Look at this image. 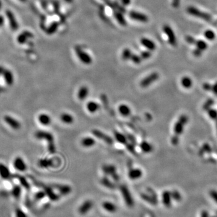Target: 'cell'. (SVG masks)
<instances>
[{
  "instance_id": "1",
  "label": "cell",
  "mask_w": 217,
  "mask_h": 217,
  "mask_svg": "<svg viewBox=\"0 0 217 217\" xmlns=\"http://www.w3.org/2000/svg\"><path fill=\"white\" fill-rule=\"evenodd\" d=\"M119 189L126 205L130 207H133L134 206V200L127 186L122 185L119 187Z\"/></svg>"
},
{
  "instance_id": "2",
  "label": "cell",
  "mask_w": 217,
  "mask_h": 217,
  "mask_svg": "<svg viewBox=\"0 0 217 217\" xmlns=\"http://www.w3.org/2000/svg\"><path fill=\"white\" fill-rule=\"evenodd\" d=\"M102 170L105 176H111L115 182H118L119 180V176L117 172V168L115 165L111 164L103 165L102 166Z\"/></svg>"
},
{
  "instance_id": "3",
  "label": "cell",
  "mask_w": 217,
  "mask_h": 217,
  "mask_svg": "<svg viewBox=\"0 0 217 217\" xmlns=\"http://www.w3.org/2000/svg\"><path fill=\"white\" fill-rule=\"evenodd\" d=\"M159 78V75L158 73L154 72L143 78L141 83L140 85L143 88H146L151 84L155 83L156 81H157Z\"/></svg>"
},
{
  "instance_id": "4",
  "label": "cell",
  "mask_w": 217,
  "mask_h": 217,
  "mask_svg": "<svg viewBox=\"0 0 217 217\" xmlns=\"http://www.w3.org/2000/svg\"><path fill=\"white\" fill-rule=\"evenodd\" d=\"M75 51L79 60L85 65H90L92 62L91 57L85 51H84L81 48L76 47Z\"/></svg>"
},
{
  "instance_id": "5",
  "label": "cell",
  "mask_w": 217,
  "mask_h": 217,
  "mask_svg": "<svg viewBox=\"0 0 217 217\" xmlns=\"http://www.w3.org/2000/svg\"><path fill=\"white\" fill-rule=\"evenodd\" d=\"M92 133L94 136L99 139L104 141L108 145H112L114 143V140L108 135L102 132L98 129H94L92 130Z\"/></svg>"
},
{
  "instance_id": "6",
  "label": "cell",
  "mask_w": 217,
  "mask_h": 217,
  "mask_svg": "<svg viewBox=\"0 0 217 217\" xmlns=\"http://www.w3.org/2000/svg\"><path fill=\"white\" fill-rule=\"evenodd\" d=\"M148 191L149 194L143 193L141 195L142 199L144 200H145V202H147L151 205H156L158 203L156 194L151 188L148 189Z\"/></svg>"
},
{
  "instance_id": "7",
  "label": "cell",
  "mask_w": 217,
  "mask_h": 217,
  "mask_svg": "<svg viewBox=\"0 0 217 217\" xmlns=\"http://www.w3.org/2000/svg\"><path fill=\"white\" fill-rule=\"evenodd\" d=\"M94 203L91 200H86L84 201L79 206L78 212L81 215H85L88 213L93 208Z\"/></svg>"
},
{
  "instance_id": "8",
  "label": "cell",
  "mask_w": 217,
  "mask_h": 217,
  "mask_svg": "<svg viewBox=\"0 0 217 217\" xmlns=\"http://www.w3.org/2000/svg\"><path fill=\"white\" fill-rule=\"evenodd\" d=\"M36 139L39 140H45L48 144L54 142V136L50 132L46 131H42L39 130L35 133L34 135Z\"/></svg>"
},
{
  "instance_id": "9",
  "label": "cell",
  "mask_w": 217,
  "mask_h": 217,
  "mask_svg": "<svg viewBox=\"0 0 217 217\" xmlns=\"http://www.w3.org/2000/svg\"><path fill=\"white\" fill-rule=\"evenodd\" d=\"M13 165L14 168L21 172H24L26 171L27 168V166L26 165V163L24 161V159L21 157L18 156L16 157L13 162Z\"/></svg>"
},
{
  "instance_id": "10",
  "label": "cell",
  "mask_w": 217,
  "mask_h": 217,
  "mask_svg": "<svg viewBox=\"0 0 217 217\" xmlns=\"http://www.w3.org/2000/svg\"><path fill=\"white\" fill-rule=\"evenodd\" d=\"M129 16L133 20L141 22V23H147L148 21V18L146 15L135 11L130 12Z\"/></svg>"
},
{
  "instance_id": "11",
  "label": "cell",
  "mask_w": 217,
  "mask_h": 217,
  "mask_svg": "<svg viewBox=\"0 0 217 217\" xmlns=\"http://www.w3.org/2000/svg\"><path fill=\"white\" fill-rule=\"evenodd\" d=\"M163 32L167 35L168 37V41L171 45L174 46L176 45V39L174 34V33L173 32L171 28L168 26H164L163 27Z\"/></svg>"
},
{
  "instance_id": "12",
  "label": "cell",
  "mask_w": 217,
  "mask_h": 217,
  "mask_svg": "<svg viewBox=\"0 0 217 217\" xmlns=\"http://www.w3.org/2000/svg\"><path fill=\"white\" fill-rule=\"evenodd\" d=\"M4 121L13 129L18 130L21 128V123L16 119L10 115L4 116Z\"/></svg>"
},
{
  "instance_id": "13",
  "label": "cell",
  "mask_w": 217,
  "mask_h": 217,
  "mask_svg": "<svg viewBox=\"0 0 217 217\" xmlns=\"http://www.w3.org/2000/svg\"><path fill=\"white\" fill-rule=\"evenodd\" d=\"M142 171L139 168H130L128 172L129 179L132 180L139 179L142 176Z\"/></svg>"
},
{
  "instance_id": "14",
  "label": "cell",
  "mask_w": 217,
  "mask_h": 217,
  "mask_svg": "<svg viewBox=\"0 0 217 217\" xmlns=\"http://www.w3.org/2000/svg\"><path fill=\"white\" fill-rule=\"evenodd\" d=\"M6 13L12 30L13 31L17 30L18 29V24L13 13L10 10H7Z\"/></svg>"
},
{
  "instance_id": "15",
  "label": "cell",
  "mask_w": 217,
  "mask_h": 217,
  "mask_svg": "<svg viewBox=\"0 0 217 217\" xmlns=\"http://www.w3.org/2000/svg\"><path fill=\"white\" fill-rule=\"evenodd\" d=\"M103 209L107 212L114 213L117 210V206L111 202L104 201L102 203Z\"/></svg>"
},
{
  "instance_id": "16",
  "label": "cell",
  "mask_w": 217,
  "mask_h": 217,
  "mask_svg": "<svg viewBox=\"0 0 217 217\" xmlns=\"http://www.w3.org/2000/svg\"><path fill=\"white\" fill-rule=\"evenodd\" d=\"M54 186L55 187V188L56 189L58 190L60 194H61L62 195H63V196L68 195V194H70L71 192V191H72L71 186H70L69 185H67L57 184V185H55Z\"/></svg>"
},
{
  "instance_id": "17",
  "label": "cell",
  "mask_w": 217,
  "mask_h": 217,
  "mask_svg": "<svg viewBox=\"0 0 217 217\" xmlns=\"http://www.w3.org/2000/svg\"><path fill=\"white\" fill-rule=\"evenodd\" d=\"M172 197L171 192L168 191H165L162 194V202L163 205L165 207H170L172 202Z\"/></svg>"
},
{
  "instance_id": "18",
  "label": "cell",
  "mask_w": 217,
  "mask_h": 217,
  "mask_svg": "<svg viewBox=\"0 0 217 217\" xmlns=\"http://www.w3.org/2000/svg\"><path fill=\"white\" fill-rule=\"evenodd\" d=\"M141 43L144 47L150 51H154L156 48L155 43L148 38H142L141 40Z\"/></svg>"
},
{
  "instance_id": "19",
  "label": "cell",
  "mask_w": 217,
  "mask_h": 217,
  "mask_svg": "<svg viewBox=\"0 0 217 217\" xmlns=\"http://www.w3.org/2000/svg\"><path fill=\"white\" fill-rule=\"evenodd\" d=\"M11 176V173L7 166L0 163V177L4 180L9 179Z\"/></svg>"
},
{
  "instance_id": "20",
  "label": "cell",
  "mask_w": 217,
  "mask_h": 217,
  "mask_svg": "<svg viewBox=\"0 0 217 217\" xmlns=\"http://www.w3.org/2000/svg\"><path fill=\"white\" fill-rule=\"evenodd\" d=\"M89 93V90L88 87L83 86L79 89L77 94V97L80 100H84L88 97Z\"/></svg>"
},
{
  "instance_id": "21",
  "label": "cell",
  "mask_w": 217,
  "mask_h": 217,
  "mask_svg": "<svg viewBox=\"0 0 217 217\" xmlns=\"http://www.w3.org/2000/svg\"><path fill=\"white\" fill-rule=\"evenodd\" d=\"M38 121L44 126L49 125L51 122V117L46 114H41L38 117Z\"/></svg>"
},
{
  "instance_id": "22",
  "label": "cell",
  "mask_w": 217,
  "mask_h": 217,
  "mask_svg": "<svg viewBox=\"0 0 217 217\" xmlns=\"http://www.w3.org/2000/svg\"><path fill=\"white\" fill-rule=\"evenodd\" d=\"M33 37V35L32 33L28 31H25L18 36L17 40L20 44H23V43H24L27 41L28 38H32Z\"/></svg>"
},
{
  "instance_id": "23",
  "label": "cell",
  "mask_w": 217,
  "mask_h": 217,
  "mask_svg": "<svg viewBox=\"0 0 217 217\" xmlns=\"http://www.w3.org/2000/svg\"><path fill=\"white\" fill-rule=\"evenodd\" d=\"M100 183L103 186L109 189H114L115 188V185L106 176L101 179Z\"/></svg>"
},
{
  "instance_id": "24",
  "label": "cell",
  "mask_w": 217,
  "mask_h": 217,
  "mask_svg": "<svg viewBox=\"0 0 217 217\" xmlns=\"http://www.w3.org/2000/svg\"><path fill=\"white\" fill-rule=\"evenodd\" d=\"M139 147L142 151H143L145 153H150L153 150V147L150 143L147 141H142Z\"/></svg>"
},
{
  "instance_id": "25",
  "label": "cell",
  "mask_w": 217,
  "mask_h": 217,
  "mask_svg": "<svg viewBox=\"0 0 217 217\" xmlns=\"http://www.w3.org/2000/svg\"><path fill=\"white\" fill-rule=\"evenodd\" d=\"M95 140L92 137H85L81 141V145L86 148L93 147L95 144Z\"/></svg>"
},
{
  "instance_id": "26",
  "label": "cell",
  "mask_w": 217,
  "mask_h": 217,
  "mask_svg": "<svg viewBox=\"0 0 217 217\" xmlns=\"http://www.w3.org/2000/svg\"><path fill=\"white\" fill-rule=\"evenodd\" d=\"M38 165L42 168H48L53 166V161L48 158L41 159L38 161Z\"/></svg>"
},
{
  "instance_id": "27",
  "label": "cell",
  "mask_w": 217,
  "mask_h": 217,
  "mask_svg": "<svg viewBox=\"0 0 217 217\" xmlns=\"http://www.w3.org/2000/svg\"><path fill=\"white\" fill-rule=\"evenodd\" d=\"M86 108L90 113L94 114L98 111L100 108V105L98 104V103L94 101H90L87 103Z\"/></svg>"
},
{
  "instance_id": "28",
  "label": "cell",
  "mask_w": 217,
  "mask_h": 217,
  "mask_svg": "<svg viewBox=\"0 0 217 217\" xmlns=\"http://www.w3.org/2000/svg\"><path fill=\"white\" fill-rule=\"evenodd\" d=\"M114 136H115V140L118 142H119L121 144L125 145L127 144V143L128 142V139H127L126 135H125L119 132L114 131Z\"/></svg>"
},
{
  "instance_id": "29",
  "label": "cell",
  "mask_w": 217,
  "mask_h": 217,
  "mask_svg": "<svg viewBox=\"0 0 217 217\" xmlns=\"http://www.w3.org/2000/svg\"><path fill=\"white\" fill-rule=\"evenodd\" d=\"M118 112L123 117H128L131 114L130 108L125 104H122L118 107Z\"/></svg>"
},
{
  "instance_id": "30",
  "label": "cell",
  "mask_w": 217,
  "mask_h": 217,
  "mask_svg": "<svg viewBox=\"0 0 217 217\" xmlns=\"http://www.w3.org/2000/svg\"><path fill=\"white\" fill-rule=\"evenodd\" d=\"M45 192L46 195L49 197V199L52 201H57L59 199V195L56 194L53 190L51 187H45Z\"/></svg>"
},
{
  "instance_id": "31",
  "label": "cell",
  "mask_w": 217,
  "mask_h": 217,
  "mask_svg": "<svg viewBox=\"0 0 217 217\" xmlns=\"http://www.w3.org/2000/svg\"><path fill=\"white\" fill-rule=\"evenodd\" d=\"M60 120L65 124H71L74 122V117L70 114L63 113L60 117Z\"/></svg>"
},
{
  "instance_id": "32",
  "label": "cell",
  "mask_w": 217,
  "mask_h": 217,
  "mask_svg": "<svg viewBox=\"0 0 217 217\" xmlns=\"http://www.w3.org/2000/svg\"><path fill=\"white\" fill-rule=\"evenodd\" d=\"M3 74L4 78V80L6 81V84L9 86L12 85L13 83V81H14L13 76L12 72L10 71L9 70H4Z\"/></svg>"
},
{
  "instance_id": "33",
  "label": "cell",
  "mask_w": 217,
  "mask_h": 217,
  "mask_svg": "<svg viewBox=\"0 0 217 217\" xmlns=\"http://www.w3.org/2000/svg\"><path fill=\"white\" fill-rule=\"evenodd\" d=\"M114 16L117 21L118 22V23L122 26H127V21L125 19L122 13L119 11H116L114 12Z\"/></svg>"
},
{
  "instance_id": "34",
  "label": "cell",
  "mask_w": 217,
  "mask_h": 217,
  "mask_svg": "<svg viewBox=\"0 0 217 217\" xmlns=\"http://www.w3.org/2000/svg\"><path fill=\"white\" fill-rule=\"evenodd\" d=\"M59 26V23H58V22H56V21L53 22V23L46 30L47 33L50 35L54 34L57 31Z\"/></svg>"
},
{
  "instance_id": "35",
  "label": "cell",
  "mask_w": 217,
  "mask_h": 217,
  "mask_svg": "<svg viewBox=\"0 0 217 217\" xmlns=\"http://www.w3.org/2000/svg\"><path fill=\"white\" fill-rule=\"evenodd\" d=\"M132 55V53L131 50L128 48H125L122 51V59L124 60H128L130 59V57H131Z\"/></svg>"
},
{
  "instance_id": "36",
  "label": "cell",
  "mask_w": 217,
  "mask_h": 217,
  "mask_svg": "<svg viewBox=\"0 0 217 217\" xmlns=\"http://www.w3.org/2000/svg\"><path fill=\"white\" fill-rule=\"evenodd\" d=\"M21 194V188L19 186H15L12 189V194L15 198H18Z\"/></svg>"
},
{
  "instance_id": "37",
  "label": "cell",
  "mask_w": 217,
  "mask_h": 217,
  "mask_svg": "<svg viewBox=\"0 0 217 217\" xmlns=\"http://www.w3.org/2000/svg\"><path fill=\"white\" fill-rule=\"evenodd\" d=\"M18 178L19 180L20 181L21 184L22 185H23L24 187H25L26 189H30L29 183L27 182V181L25 177H24L23 176H18Z\"/></svg>"
},
{
  "instance_id": "38",
  "label": "cell",
  "mask_w": 217,
  "mask_h": 217,
  "mask_svg": "<svg viewBox=\"0 0 217 217\" xmlns=\"http://www.w3.org/2000/svg\"><path fill=\"white\" fill-rule=\"evenodd\" d=\"M171 194L172 199L173 200H174L176 201H180L181 200V199H182L181 195L178 191H174L172 192H171Z\"/></svg>"
},
{
  "instance_id": "39",
  "label": "cell",
  "mask_w": 217,
  "mask_h": 217,
  "mask_svg": "<svg viewBox=\"0 0 217 217\" xmlns=\"http://www.w3.org/2000/svg\"><path fill=\"white\" fill-rule=\"evenodd\" d=\"M130 59L132 60V61L134 63H135V64H136V65L140 64V63H141V61H142V59H141V56H138V55H137V54H132V55L131 57H130Z\"/></svg>"
},
{
  "instance_id": "40",
  "label": "cell",
  "mask_w": 217,
  "mask_h": 217,
  "mask_svg": "<svg viewBox=\"0 0 217 217\" xmlns=\"http://www.w3.org/2000/svg\"><path fill=\"white\" fill-rule=\"evenodd\" d=\"M151 56V53L150 51H144L141 53V57L142 59L147 60Z\"/></svg>"
},
{
  "instance_id": "41",
  "label": "cell",
  "mask_w": 217,
  "mask_h": 217,
  "mask_svg": "<svg viewBox=\"0 0 217 217\" xmlns=\"http://www.w3.org/2000/svg\"><path fill=\"white\" fill-rule=\"evenodd\" d=\"M135 145H133V144L132 143H128L127 142V144L125 145V147L127 148V149L130 152V153H132L133 154H134L135 153Z\"/></svg>"
},
{
  "instance_id": "42",
  "label": "cell",
  "mask_w": 217,
  "mask_h": 217,
  "mask_svg": "<svg viewBox=\"0 0 217 217\" xmlns=\"http://www.w3.org/2000/svg\"><path fill=\"white\" fill-rule=\"evenodd\" d=\"M48 150L49 151V153H50L51 154L55 153L56 149V146H55L54 142H51V143L48 144Z\"/></svg>"
},
{
  "instance_id": "43",
  "label": "cell",
  "mask_w": 217,
  "mask_h": 217,
  "mask_svg": "<svg viewBox=\"0 0 217 217\" xmlns=\"http://www.w3.org/2000/svg\"><path fill=\"white\" fill-rule=\"evenodd\" d=\"M53 6H54V12L58 15L60 14V6H59V3L54 1L53 2Z\"/></svg>"
},
{
  "instance_id": "44",
  "label": "cell",
  "mask_w": 217,
  "mask_h": 217,
  "mask_svg": "<svg viewBox=\"0 0 217 217\" xmlns=\"http://www.w3.org/2000/svg\"><path fill=\"white\" fill-rule=\"evenodd\" d=\"M46 195V194L44 191H39L38 192L36 193V198L37 200H41L42 199L43 197H44Z\"/></svg>"
},
{
  "instance_id": "45",
  "label": "cell",
  "mask_w": 217,
  "mask_h": 217,
  "mask_svg": "<svg viewBox=\"0 0 217 217\" xmlns=\"http://www.w3.org/2000/svg\"><path fill=\"white\" fill-rule=\"evenodd\" d=\"M127 138V139L130 141V142L133 144V145H136V141L135 138V137L132 135H130V134H128L127 135H126Z\"/></svg>"
},
{
  "instance_id": "46",
  "label": "cell",
  "mask_w": 217,
  "mask_h": 217,
  "mask_svg": "<svg viewBox=\"0 0 217 217\" xmlns=\"http://www.w3.org/2000/svg\"><path fill=\"white\" fill-rule=\"evenodd\" d=\"M16 217H27L26 213L21 209H18L16 212Z\"/></svg>"
},
{
  "instance_id": "47",
  "label": "cell",
  "mask_w": 217,
  "mask_h": 217,
  "mask_svg": "<svg viewBox=\"0 0 217 217\" xmlns=\"http://www.w3.org/2000/svg\"><path fill=\"white\" fill-rule=\"evenodd\" d=\"M121 3L124 6H128L130 3H131V0H121Z\"/></svg>"
},
{
  "instance_id": "48",
  "label": "cell",
  "mask_w": 217,
  "mask_h": 217,
  "mask_svg": "<svg viewBox=\"0 0 217 217\" xmlns=\"http://www.w3.org/2000/svg\"><path fill=\"white\" fill-rule=\"evenodd\" d=\"M4 23V18L2 16H0V27L2 26Z\"/></svg>"
},
{
  "instance_id": "49",
  "label": "cell",
  "mask_w": 217,
  "mask_h": 217,
  "mask_svg": "<svg viewBox=\"0 0 217 217\" xmlns=\"http://www.w3.org/2000/svg\"><path fill=\"white\" fill-rule=\"evenodd\" d=\"M146 118H147L148 121H150V120L151 119V118H152V117H151V115L150 114H146Z\"/></svg>"
},
{
  "instance_id": "50",
  "label": "cell",
  "mask_w": 217,
  "mask_h": 217,
  "mask_svg": "<svg viewBox=\"0 0 217 217\" xmlns=\"http://www.w3.org/2000/svg\"><path fill=\"white\" fill-rule=\"evenodd\" d=\"M4 70L3 68V67H0V74H3V72H4Z\"/></svg>"
},
{
  "instance_id": "51",
  "label": "cell",
  "mask_w": 217,
  "mask_h": 217,
  "mask_svg": "<svg viewBox=\"0 0 217 217\" xmlns=\"http://www.w3.org/2000/svg\"><path fill=\"white\" fill-rule=\"evenodd\" d=\"M65 1L68 3H72L73 2V0H65Z\"/></svg>"
},
{
  "instance_id": "52",
  "label": "cell",
  "mask_w": 217,
  "mask_h": 217,
  "mask_svg": "<svg viewBox=\"0 0 217 217\" xmlns=\"http://www.w3.org/2000/svg\"><path fill=\"white\" fill-rule=\"evenodd\" d=\"M1 6H2L1 1V0H0V9H1Z\"/></svg>"
},
{
  "instance_id": "53",
  "label": "cell",
  "mask_w": 217,
  "mask_h": 217,
  "mask_svg": "<svg viewBox=\"0 0 217 217\" xmlns=\"http://www.w3.org/2000/svg\"><path fill=\"white\" fill-rule=\"evenodd\" d=\"M20 1H23V2H24V1H26V0H20Z\"/></svg>"
}]
</instances>
